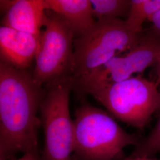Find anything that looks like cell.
Masks as SVG:
<instances>
[{
  "mask_svg": "<svg viewBox=\"0 0 160 160\" xmlns=\"http://www.w3.org/2000/svg\"><path fill=\"white\" fill-rule=\"evenodd\" d=\"M45 96L42 86L26 69L0 62V160L17 153L38 155L37 113Z\"/></svg>",
  "mask_w": 160,
  "mask_h": 160,
  "instance_id": "obj_1",
  "label": "cell"
},
{
  "mask_svg": "<svg viewBox=\"0 0 160 160\" xmlns=\"http://www.w3.org/2000/svg\"><path fill=\"white\" fill-rule=\"evenodd\" d=\"M74 152L84 160H115L124 149L140 143L107 112L87 103L75 112Z\"/></svg>",
  "mask_w": 160,
  "mask_h": 160,
  "instance_id": "obj_2",
  "label": "cell"
},
{
  "mask_svg": "<svg viewBox=\"0 0 160 160\" xmlns=\"http://www.w3.org/2000/svg\"><path fill=\"white\" fill-rule=\"evenodd\" d=\"M142 36L132 32L122 19L97 21L90 31L74 40L73 89L112 58L137 46Z\"/></svg>",
  "mask_w": 160,
  "mask_h": 160,
  "instance_id": "obj_3",
  "label": "cell"
},
{
  "mask_svg": "<svg viewBox=\"0 0 160 160\" xmlns=\"http://www.w3.org/2000/svg\"><path fill=\"white\" fill-rule=\"evenodd\" d=\"M116 118L142 129L160 109V92L155 82L140 74L92 90L88 93Z\"/></svg>",
  "mask_w": 160,
  "mask_h": 160,
  "instance_id": "obj_4",
  "label": "cell"
},
{
  "mask_svg": "<svg viewBox=\"0 0 160 160\" xmlns=\"http://www.w3.org/2000/svg\"><path fill=\"white\" fill-rule=\"evenodd\" d=\"M40 111L45 134L44 160H71L74 126L69 111L72 77L46 86Z\"/></svg>",
  "mask_w": 160,
  "mask_h": 160,
  "instance_id": "obj_5",
  "label": "cell"
},
{
  "mask_svg": "<svg viewBox=\"0 0 160 160\" xmlns=\"http://www.w3.org/2000/svg\"><path fill=\"white\" fill-rule=\"evenodd\" d=\"M47 11L48 22L41 33L32 74L42 86L72 77L74 64V34L60 17Z\"/></svg>",
  "mask_w": 160,
  "mask_h": 160,
  "instance_id": "obj_6",
  "label": "cell"
},
{
  "mask_svg": "<svg viewBox=\"0 0 160 160\" xmlns=\"http://www.w3.org/2000/svg\"><path fill=\"white\" fill-rule=\"evenodd\" d=\"M160 57V37L153 32L143 35L137 46L124 55L112 58L75 89L83 96L98 88L128 80L156 64Z\"/></svg>",
  "mask_w": 160,
  "mask_h": 160,
  "instance_id": "obj_7",
  "label": "cell"
},
{
  "mask_svg": "<svg viewBox=\"0 0 160 160\" xmlns=\"http://www.w3.org/2000/svg\"><path fill=\"white\" fill-rule=\"evenodd\" d=\"M40 40L33 34L1 26L0 28L1 61L26 70L36 58Z\"/></svg>",
  "mask_w": 160,
  "mask_h": 160,
  "instance_id": "obj_8",
  "label": "cell"
},
{
  "mask_svg": "<svg viewBox=\"0 0 160 160\" xmlns=\"http://www.w3.org/2000/svg\"><path fill=\"white\" fill-rule=\"evenodd\" d=\"M46 10L45 0L12 1L2 19V26L33 34L40 40L41 29L48 22Z\"/></svg>",
  "mask_w": 160,
  "mask_h": 160,
  "instance_id": "obj_9",
  "label": "cell"
},
{
  "mask_svg": "<svg viewBox=\"0 0 160 160\" xmlns=\"http://www.w3.org/2000/svg\"><path fill=\"white\" fill-rule=\"evenodd\" d=\"M45 6L46 10L61 18L75 39L90 31L97 22L90 0H45Z\"/></svg>",
  "mask_w": 160,
  "mask_h": 160,
  "instance_id": "obj_10",
  "label": "cell"
},
{
  "mask_svg": "<svg viewBox=\"0 0 160 160\" xmlns=\"http://www.w3.org/2000/svg\"><path fill=\"white\" fill-rule=\"evenodd\" d=\"M160 9V0H131L128 17L125 20L127 28L135 34L143 32V24Z\"/></svg>",
  "mask_w": 160,
  "mask_h": 160,
  "instance_id": "obj_11",
  "label": "cell"
},
{
  "mask_svg": "<svg viewBox=\"0 0 160 160\" xmlns=\"http://www.w3.org/2000/svg\"><path fill=\"white\" fill-rule=\"evenodd\" d=\"M96 21L128 17L131 0H90Z\"/></svg>",
  "mask_w": 160,
  "mask_h": 160,
  "instance_id": "obj_12",
  "label": "cell"
},
{
  "mask_svg": "<svg viewBox=\"0 0 160 160\" xmlns=\"http://www.w3.org/2000/svg\"><path fill=\"white\" fill-rule=\"evenodd\" d=\"M160 152V116L154 128L145 139L139 143L131 155L134 157L153 158Z\"/></svg>",
  "mask_w": 160,
  "mask_h": 160,
  "instance_id": "obj_13",
  "label": "cell"
},
{
  "mask_svg": "<svg viewBox=\"0 0 160 160\" xmlns=\"http://www.w3.org/2000/svg\"><path fill=\"white\" fill-rule=\"evenodd\" d=\"M153 24V32L160 38V9L149 20Z\"/></svg>",
  "mask_w": 160,
  "mask_h": 160,
  "instance_id": "obj_14",
  "label": "cell"
},
{
  "mask_svg": "<svg viewBox=\"0 0 160 160\" xmlns=\"http://www.w3.org/2000/svg\"><path fill=\"white\" fill-rule=\"evenodd\" d=\"M127 160H160L156 159L154 158H149V157H134L131 156Z\"/></svg>",
  "mask_w": 160,
  "mask_h": 160,
  "instance_id": "obj_15",
  "label": "cell"
},
{
  "mask_svg": "<svg viewBox=\"0 0 160 160\" xmlns=\"http://www.w3.org/2000/svg\"><path fill=\"white\" fill-rule=\"evenodd\" d=\"M15 160H36V159L34 158L32 156H30L29 155H24V156L22 158Z\"/></svg>",
  "mask_w": 160,
  "mask_h": 160,
  "instance_id": "obj_16",
  "label": "cell"
}]
</instances>
